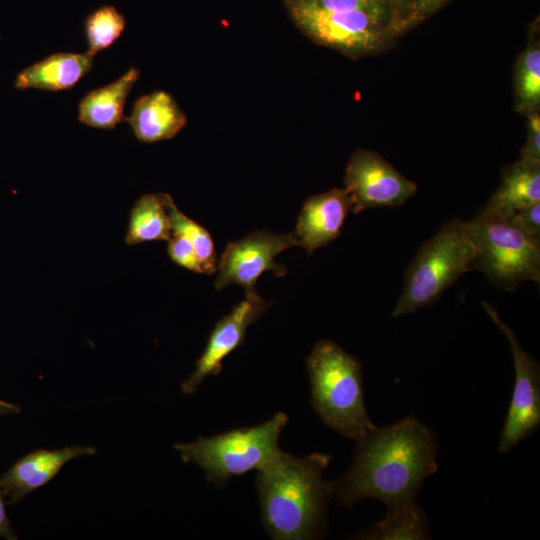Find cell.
Segmentation results:
<instances>
[{"instance_id": "7c38bea8", "label": "cell", "mask_w": 540, "mask_h": 540, "mask_svg": "<svg viewBox=\"0 0 540 540\" xmlns=\"http://www.w3.org/2000/svg\"><path fill=\"white\" fill-rule=\"evenodd\" d=\"M353 201L347 190L334 188L305 200L293 232L297 246L308 254L329 244L339 235Z\"/></svg>"}, {"instance_id": "52a82bcc", "label": "cell", "mask_w": 540, "mask_h": 540, "mask_svg": "<svg viewBox=\"0 0 540 540\" xmlns=\"http://www.w3.org/2000/svg\"><path fill=\"white\" fill-rule=\"evenodd\" d=\"M289 10L297 27L313 41L352 57L381 50L396 31L388 16L370 11L330 12L293 4Z\"/></svg>"}, {"instance_id": "9a60e30c", "label": "cell", "mask_w": 540, "mask_h": 540, "mask_svg": "<svg viewBox=\"0 0 540 540\" xmlns=\"http://www.w3.org/2000/svg\"><path fill=\"white\" fill-rule=\"evenodd\" d=\"M94 55L60 52L26 67L16 77L15 87L47 91L70 89L92 68Z\"/></svg>"}, {"instance_id": "277c9868", "label": "cell", "mask_w": 540, "mask_h": 540, "mask_svg": "<svg viewBox=\"0 0 540 540\" xmlns=\"http://www.w3.org/2000/svg\"><path fill=\"white\" fill-rule=\"evenodd\" d=\"M288 420L287 414L277 412L264 423L200 436L191 443H177L174 449L183 462L196 464L208 481L223 488L232 477L259 470L282 453L279 437Z\"/></svg>"}, {"instance_id": "44dd1931", "label": "cell", "mask_w": 540, "mask_h": 540, "mask_svg": "<svg viewBox=\"0 0 540 540\" xmlns=\"http://www.w3.org/2000/svg\"><path fill=\"white\" fill-rule=\"evenodd\" d=\"M167 207L172 233L184 236L194 248L203 272L213 274L217 270L216 251L212 237L207 229L181 212L171 196Z\"/></svg>"}, {"instance_id": "e0dca14e", "label": "cell", "mask_w": 540, "mask_h": 540, "mask_svg": "<svg viewBox=\"0 0 540 540\" xmlns=\"http://www.w3.org/2000/svg\"><path fill=\"white\" fill-rule=\"evenodd\" d=\"M140 76L130 68L116 81L87 93L78 105V120L99 129H113L125 120L126 99Z\"/></svg>"}, {"instance_id": "4fadbf2b", "label": "cell", "mask_w": 540, "mask_h": 540, "mask_svg": "<svg viewBox=\"0 0 540 540\" xmlns=\"http://www.w3.org/2000/svg\"><path fill=\"white\" fill-rule=\"evenodd\" d=\"M97 452L93 446L33 451L18 460L0 479V487L19 499L52 480L70 460Z\"/></svg>"}, {"instance_id": "4316f807", "label": "cell", "mask_w": 540, "mask_h": 540, "mask_svg": "<svg viewBox=\"0 0 540 540\" xmlns=\"http://www.w3.org/2000/svg\"><path fill=\"white\" fill-rule=\"evenodd\" d=\"M450 0H412L405 27L424 19Z\"/></svg>"}, {"instance_id": "7a4b0ae2", "label": "cell", "mask_w": 540, "mask_h": 540, "mask_svg": "<svg viewBox=\"0 0 540 540\" xmlns=\"http://www.w3.org/2000/svg\"><path fill=\"white\" fill-rule=\"evenodd\" d=\"M330 461V454L296 457L282 451L257 470L261 519L272 539L307 540L326 534L332 486L323 471Z\"/></svg>"}, {"instance_id": "f1b7e54d", "label": "cell", "mask_w": 540, "mask_h": 540, "mask_svg": "<svg viewBox=\"0 0 540 540\" xmlns=\"http://www.w3.org/2000/svg\"><path fill=\"white\" fill-rule=\"evenodd\" d=\"M16 409H17V407H15L13 405L6 404V403L0 401V412L5 411V410L13 411V410H16Z\"/></svg>"}, {"instance_id": "603a6c76", "label": "cell", "mask_w": 540, "mask_h": 540, "mask_svg": "<svg viewBox=\"0 0 540 540\" xmlns=\"http://www.w3.org/2000/svg\"><path fill=\"white\" fill-rule=\"evenodd\" d=\"M300 5L330 12L370 11L387 16V0H288V5Z\"/></svg>"}, {"instance_id": "5bb4252c", "label": "cell", "mask_w": 540, "mask_h": 540, "mask_svg": "<svg viewBox=\"0 0 540 540\" xmlns=\"http://www.w3.org/2000/svg\"><path fill=\"white\" fill-rule=\"evenodd\" d=\"M141 142L168 140L186 125L187 117L175 99L165 91H154L138 98L125 117Z\"/></svg>"}, {"instance_id": "9c48e42d", "label": "cell", "mask_w": 540, "mask_h": 540, "mask_svg": "<svg viewBox=\"0 0 540 540\" xmlns=\"http://www.w3.org/2000/svg\"><path fill=\"white\" fill-rule=\"evenodd\" d=\"M292 246H297L293 232L275 234L267 230H256L230 242L217 265L215 288L222 290L238 284L245 293L255 292L256 282L264 272L285 275L286 268L278 264L275 257Z\"/></svg>"}, {"instance_id": "2e32d148", "label": "cell", "mask_w": 540, "mask_h": 540, "mask_svg": "<svg viewBox=\"0 0 540 540\" xmlns=\"http://www.w3.org/2000/svg\"><path fill=\"white\" fill-rule=\"evenodd\" d=\"M540 202V161L519 159L502 171L501 183L485 211L507 216Z\"/></svg>"}, {"instance_id": "8fae6325", "label": "cell", "mask_w": 540, "mask_h": 540, "mask_svg": "<svg viewBox=\"0 0 540 540\" xmlns=\"http://www.w3.org/2000/svg\"><path fill=\"white\" fill-rule=\"evenodd\" d=\"M270 306L271 303L262 299L256 291L246 293L245 298L216 323L194 371L181 385L182 393L193 394L206 378L218 375L223 368V360L242 345L249 326Z\"/></svg>"}, {"instance_id": "5b68a950", "label": "cell", "mask_w": 540, "mask_h": 540, "mask_svg": "<svg viewBox=\"0 0 540 540\" xmlns=\"http://www.w3.org/2000/svg\"><path fill=\"white\" fill-rule=\"evenodd\" d=\"M475 247L467 221L445 223L418 250L404 275L394 318L434 304L464 273L470 271Z\"/></svg>"}, {"instance_id": "ffe728a7", "label": "cell", "mask_w": 540, "mask_h": 540, "mask_svg": "<svg viewBox=\"0 0 540 540\" xmlns=\"http://www.w3.org/2000/svg\"><path fill=\"white\" fill-rule=\"evenodd\" d=\"M515 109L529 114L540 106V45L532 40L519 56L514 71Z\"/></svg>"}, {"instance_id": "83f0119b", "label": "cell", "mask_w": 540, "mask_h": 540, "mask_svg": "<svg viewBox=\"0 0 540 540\" xmlns=\"http://www.w3.org/2000/svg\"><path fill=\"white\" fill-rule=\"evenodd\" d=\"M0 535L7 538H15L10 527L8 517L5 511V504L0 494Z\"/></svg>"}, {"instance_id": "cb8c5ba5", "label": "cell", "mask_w": 540, "mask_h": 540, "mask_svg": "<svg viewBox=\"0 0 540 540\" xmlns=\"http://www.w3.org/2000/svg\"><path fill=\"white\" fill-rule=\"evenodd\" d=\"M167 251L172 261L179 266L196 273H204L194 248L184 236L172 233Z\"/></svg>"}, {"instance_id": "ac0fdd59", "label": "cell", "mask_w": 540, "mask_h": 540, "mask_svg": "<svg viewBox=\"0 0 540 540\" xmlns=\"http://www.w3.org/2000/svg\"><path fill=\"white\" fill-rule=\"evenodd\" d=\"M169 194L153 193L140 197L131 209L126 243L169 240L172 234L168 213Z\"/></svg>"}, {"instance_id": "8992f818", "label": "cell", "mask_w": 540, "mask_h": 540, "mask_svg": "<svg viewBox=\"0 0 540 540\" xmlns=\"http://www.w3.org/2000/svg\"><path fill=\"white\" fill-rule=\"evenodd\" d=\"M467 226L475 247L470 271L484 273L492 284L508 291L524 281L539 282L540 238L483 209Z\"/></svg>"}, {"instance_id": "6da1fadb", "label": "cell", "mask_w": 540, "mask_h": 540, "mask_svg": "<svg viewBox=\"0 0 540 540\" xmlns=\"http://www.w3.org/2000/svg\"><path fill=\"white\" fill-rule=\"evenodd\" d=\"M355 442L350 468L331 481L332 497L348 509L365 498L387 507L417 501L425 479L438 468L437 437L415 416L376 426Z\"/></svg>"}, {"instance_id": "d6986e66", "label": "cell", "mask_w": 540, "mask_h": 540, "mask_svg": "<svg viewBox=\"0 0 540 540\" xmlns=\"http://www.w3.org/2000/svg\"><path fill=\"white\" fill-rule=\"evenodd\" d=\"M354 539L423 540L429 539V524L417 501L387 507L385 517L365 528Z\"/></svg>"}, {"instance_id": "484cf974", "label": "cell", "mask_w": 540, "mask_h": 540, "mask_svg": "<svg viewBox=\"0 0 540 540\" xmlns=\"http://www.w3.org/2000/svg\"><path fill=\"white\" fill-rule=\"evenodd\" d=\"M527 116V140L523 146L520 158L531 161H540V115L539 111L529 113Z\"/></svg>"}, {"instance_id": "3957f363", "label": "cell", "mask_w": 540, "mask_h": 540, "mask_svg": "<svg viewBox=\"0 0 540 540\" xmlns=\"http://www.w3.org/2000/svg\"><path fill=\"white\" fill-rule=\"evenodd\" d=\"M311 405L322 421L356 440L376 428L366 411L360 361L337 343L321 340L307 358Z\"/></svg>"}, {"instance_id": "f546056e", "label": "cell", "mask_w": 540, "mask_h": 540, "mask_svg": "<svg viewBox=\"0 0 540 540\" xmlns=\"http://www.w3.org/2000/svg\"><path fill=\"white\" fill-rule=\"evenodd\" d=\"M387 1H388V0H387ZM411 2H412V0H410V5H411ZM409 9H410V7H409Z\"/></svg>"}, {"instance_id": "7402d4cb", "label": "cell", "mask_w": 540, "mask_h": 540, "mask_svg": "<svg viewBox=\"0 0 540 540\" xmlns=\"http://www.w3.org/2000/svg\"><path fill=\"white\" fill-rule=\"evenodd\" d=\"M125 28L124 16L113 6L104 5L93 11L84 24L88 53H96L110 47Z\"/></svg>"}, {"instance_id": "ba28073f", "label": "cell", "mask_w": 540, "mask_h": 540, "mask_svg": "<svg viewBox=\"0 0 540 540\" xmlns=\"http://www.w3.org/2000/svg\"><path fill=\"white\" fill-rule=\"evenodd\" d=\"M482 305L507 337L513 354L514 388L498 445L501 453H508L540 426V366L524 350L513 330L501 320L495 308L486 301Z\"/></svg>"}, {"instance_id": "30bf717a", "label": "cell", "mask_w": 540, "mask_h": 540, "mask_svg": "<svg viewBox=\"0 0 540 540\" xmlns=\"http://www.w3.org/2000/svg\"><path fill=\"white\" fill-rule=\"evenodd\" d=\"M344 184L355 214L371 208L402 205L417 191V185L380 154L363 149L350 157Z\"/></svg>"}, {"instance_id": "d4e9b609", "label": "cell", "mask_w": 540, "mask_h": 540, "mask_svg": "<svg viewBox=\"0 0 540 540\" xmlns=\"http://www.w3.org/2000/svg\"><path fill=\"white\" fill-rule=\"evenodd\" d=\"M503 217L526 234L540 238V202Z\"/></svg>"}]
</instances>
